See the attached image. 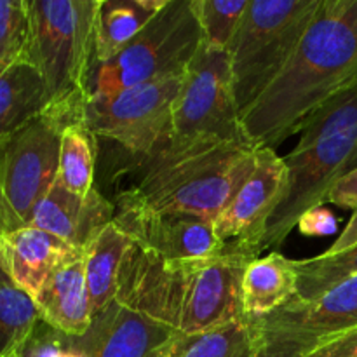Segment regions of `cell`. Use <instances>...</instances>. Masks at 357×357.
Listing matches in <instances>:
<instances>
[{
  "label": "cell",
  "mask_w": 357,
  "mask_h": 357,
  "mask_svg": "<svg viewBox=\"0 0 357 357\" xmlns=\"http://www.w3.org/2000/svg\"><path fill=\"white\" fill-rule=\"evenodd\" d=\"M255 258L257 251L227 243L213 257L169 261L174 328L192 335L246 319L243 278Z\"/></svg>",
  "instance_id": "9c48e42d"
},
{
  "label": "cell",
  "mask_w": 357,
  "mask_h": 357,
  "mask_svg": "<svg viewBox=\"0 0 357 357\" xmlns=\"http://www.w3.org/2000/svg\"><path fill=\"white\" fill-rule=\"evenodd\" d=\"M282 159L288 190L268 220L260 251L282 246L302 215L326 204L333 185L357 167V79L303 122L298 143Z\"/></svg>",
  "instance_id": "3957f363"
},
{
  "label": "cell",
  "mask_w": 357,
  "mask_h": 357,
  "mask_svg": "<svg viewBox=\"0 0 357 357\" xmlns=\"http://www.w3.org/2000/svg\"><path fill=\"white\" fill-rule=\"evenodd\" d=\"M35 303L40 319L66 337L79 338L89 330L93 310L86 281L84 251H75L51 272L35 296Z\"/></svg>",
  "instance_id": "2e32d148"
},
{
  "label": "cell",
  "mask_w": 357,
  "mask_h": 357,
  "mask_svg": "<svg viewBox=\"0 0 357 357\" xmlns=\"http://www.w3.org/2000/svg\"><path fill=\"white\" fill-rule=\"evenodd\" d=\"M202 44L194 0H167L157 16L108 61L96 63L87 80V98L169 77L185 75Z\"/></svg>",
  "instance_id": "8992f818"
},
{
  "label": "cell",
  "mask_w": 357,
  "mask_h": 357,
  "mask_svg": "<svg viewBox=\"0 0 357 357\" xmlns=\"http://www.w3.org/2000/svg\"><path fill=\"white\" fill-rule=\"evenodd\" d=\"M131 239L115 222L108 223L84 250V267L93 316L117 296L119 274Z\"/></svg>",
  "instance_id": "ffe728a7"
},
{
  "label": "cell",
  "mask_w": 357,
  "mask_h": 357,
  "mask_svg": "<svg viewBox=\"0 0 357 357\" xmlns=\"http://www.w3.org/2000/svg\"><path fill=\"white\" fill-rule=\"evenodd\" d=\"M295 260L279 251L255 258L244 271L243 303L246 317L268 316L296 295Z\"/></svg>",
  "instance_id": "d6986e66"
},
{
  "label": "cell",
  "mask_w": 357,
  "mask_h": 357,
  "mask_svg": "<svg viewBox=\"0 0 357 357\" xmlns=\"http://www.w3.org/2000/svg\"><path fill=\"white\" fill-rule=\"evenodd\" d=\"M220 143L253 145L234 98L229 51L201 44L174 101L169 146L194 150Z\"/></svg>",
  "instance_id": "ba28073f"
},
{
  "label": "cell",
  "mask_w": 357,
  "mask_h": 357,
  "mask_svg": "<svg viewBox=\"0 0 357 357\" xmlns=\"http://www.w3.org/2000/svg\"><path fill=\"white\" fill-rule=\"evenodd\" d=\"M354 246H357V208L354 209V213H352L347 225H345L344 232L337 237V241H335V243L328 248V251H324L323 255L344 253V251L351 250V248Z\"/></svg>",
  "instance_id": "1f68e13d"
},
{
  "label": "cell",
  "mask_w": 357,
  "mask_h": 357,
  "mask_svg": "<svg viewBox=\"0 0 357 357\" xmlns=\"http://www.w3.org/2000/svg\"><path fill=\"white\" fill-rule=\"evenodd\" d=\"M326 202H331L340 208L356 209L357 208V167L349 171L345 176H342L333 188L328 194Z\"/></svg>",
  "instance_id": "4dcf8cb0"
},
{
  "label": "cell",
  "mask_w": 357,
  "mask_h": 357,
  "mask_svg": "<svg viewBox=\"0 0 357 357\" xmlns=\"http://www.w3.org/2000/svg\"><path fill=\"white\" fill-rule=\"evenodd\" d=\"M166 2L167 0H98L94 21L96 63L114 58L157 16Z\"/></svg>",
  "instance_id": "44dd1931"
},
{
  "label": "cell",
  "mask_w": 357,
  "mask_h": 357,
  "mask_svg": "<svg viewBox=\"0 0 357 357\" xmlns=\"http://www.w3.org/2000/svg\"><path fill=\"white\" fill-rule=\"evenodd\" d=\"M52 105L38 70L20 61L0 73V143L38 119Z\"/></svg>",
  "instance_id": "ac0fdd59"
},
{
  "label": "cell",
  "mask_w": 357,
  "mask_h": 357,
  "mask_svg": "<svg viewBox=\"0 0 357 357\" xmlns=\"http://www.w3.org/2000/svg\"><path fill=\"white\" fill-rule=\"evenodd\" d=\"M337 216L330 209L324 208V206H319V208H312L305 215H302L296 229L300 230V234L307 237H324L337 232Z\"/></svg>",
  "instance_id": "f1b7e54d"
},
{
  "label": "cell",
  "mask_w": 357,
  "mask_h": 357,
  "mask_svg": "<svg viewBox=\"0 0 357 357\" xmlns=\"http://www.w3.org/2000/svg\"><path fill=\"white\" fill-rule=\"evenodd\" d=\"M75 251L79 250L35 227H23L0 237V257L7 272L33 298L51 272Z\"/></svg>",
  "instance_id": "e0dca14e"
},
{
  "label": "cell",
  "mask_w": 357,
  "mask_h": 357,
  "mask_svg": "<svg viewBox=\"0 0 357 357\" xmlns=\"http://www.w3.org/2000/svg\"><path fill=\"white\" fill-rule=\"evenodd\" d=\"M288 190V169L274 149H257L253 173L215 220V232L222 243H237L260 251L261 237Z\"/></svg>",
  "instance_id": "7c38bea8"
},
{
  "label": "cell",
  "mask_w": 357,
  "mask_h": 357,
  "mask_svg": "<svg viewBox=\"0 0 357 357\" xmlns=\"http://www.w3.org/2000/svg\"><path fill=\"white\" fill-rule=\"evenodd\" d=\"M162 357H253L248 317L201 333H178Z\"/></svg>",
  "instance_id": "cb8c5ba5"
},
{
  "label": "cell",
  "mask_w": 357,
  "mask_h": 357,
  "mask_svg": "<svg viewBox=\"0 0 357 357\" xmlns=\"http://www.w3.org/2000/svg\"><path fill=\"white\" fill-rule=\"evenodd\" d=\"M84 103L52 105L0 143V232L28 227L58 180L63 129L82 121Z\"/></svg>",
  "instance_id": "52a82bcc"
},
{
  "label": "cell",
  "mask_w": 357,
  "mask_h": 357,
  "mask_svg": "<svg viewBox=\"0 0 357 357\" xmlns=\"http://www.w3.org/2000/svg\"><path fill=\"white\" fill-rule=\"evenodd\" d=\"M38 321L35 298L10 278L0 257V357L16 354Z\"/></svg>",
  "instance_id": "7402d4cb"
},
{
  "label": "cell",
  "mask_w": 357,
  "mask_h": 357,
  "mask_svg": "<svg viewBox=\"0 0 357 357\" xmlns=\"http://www.w3.org/2000/svg\"><path fill=\"white\" fill-rule=\"evenodd\" d=\"M105 171L117 190L114 206L188 213L215 223L255 169L257 146L220 143L176 152L162 146L132 157L110 146Z\"/></svg>",
  "instance_id": "7a4b0ae2"
},
{
  "label": "cell",
  "mask_w": 357,
  "mask_h": 357,
  "mask_svg": "<svg viewBox=\"0 0 357 357\" xmlns=\"http://www.w3.org/2000/svg\"><path fill=\"white\" fill-rule=\"evenodd\" d=\"M357 79V0H321L288 65L244 114L257 149H274Z\"/></svg>",
  "instance_id": "6da1fadb"
},
{
  "label": "cell",
  "mask_w": 357,
  "mask_h": 357,
  "mask_svg": "<svg viewBox=\"0 0 357 357\" xmlns=\"http://www.w3.org/2000/svg\"><path fill=\"white\" fill-rule=\"evenodd\" d=\"M115 206L98 187L89 195L80 197L56 181L35 208L28 227L52 234L77 250L87 244L114 222Z\"/></svg>",
  "instance_id": "9a60e30c"
},
{
  "label": "cell",
  "mask_w": 357,
  "mask_h": 357,
  "mask_svg": "<svg viewBox=\"0 0 357 357\" xmlns=\"http://www.w3.org/2000/svg\"><path fill=\"white\" fill-rule=\"evenodd\" d=\"M250 0H194L202 30V44L209 49L229 51Z\"/></svg>",
  "instance_id": "484cf974"
},
{
  "label": "cell",
  "mask_w": 357,
  "mask_h": 357,
  "mask_svg": "<svg viewBox=\"0 0 357 357\" xmlns=\"http://www.w3.org/2000/svg\"><path fill=\"white\" fill-rule=\"evenodd\" d=\"M30 37L28 0H0V73L24 61Z\"/></svg>",
  "instance_id": "4316f807"
},
{
  "label": "cell",
  "mask_w": 357,
  "mask_h": 357,
  "mask_svg": "<svg viewBox=\"0 0 357 357\" xmlns=\"http://www.w3.org/2000/svg\"><path fill=\"white\" fill-rule=\"evenodd\" d=\"M183 75L142 84L110 96L86 98L82 122L98 142L132 157H145L169 143L173 108Z\"/></svg>",
  "instance_id": "30bf717a"
},
{
  "label": "cell",
  "mask_w": 357,
  "mask_h": 357,
  "mask_svg": "<svg viewBox=\"0 0 357 357\" xmlns=\"http://www.w3.org/2000/svg\"><path fill=\"white\" fill-rule=\"evenodd\" d=\"M98 0H28L30 37L24 61L44 79L52 105L86 100L96 63Z\"/></svg>",
  "instance_id": "277c9868"
},
{
  "label": "cell",
  "mask_w": 357,
  "mask_h": 357,
  "mask_svg": "<svg viewBox=\"0 0 357 357\" xmlns=\"http://www.w3.org/2000/svg\"><path fill=\"white\" fill-rule=\"evenodd\" d=\"M255 357H305L357 326V274L309 302L289 300L268 316L248 317Z\"/></svg>",
  "instance_id": "8fae6325"
},
{
  "label": "cell",
  "mask_w": 357,
  "mask_h": 357,
  "mask_svg": "<svg viewBox=\"0 0 357 357\" xmlns=\"http://www.w3.org/2000/svg\"><path fill=\"white\" fill-rule=\"evenodd\" d=\"M114 222L132 243L167 261L208 258L227 246L216 237L215 223L188 213L115 206Z\"/></svg>",
  "instance_id": "4fadbf2b"
},
{
  "label": "cell",
  "mask_w": 357,
  "mask_h": 357,
  "mask_svg": "<svg viewBox=\"0 0 357 357\" xmlns=\"http://www.w3.org/2000/svg\"><path fill=\"white\" fill-rule=\"evenodd\" d=\"M0 237H2V232H0Z\"/></svg>",
  "instance_id": "e575fe53"
},
{
  "label": "cell",
  "mask_w": 357,
  "mask_h": 357,
  "mask_svg": "<svg viewBox=\"0 0 357 357\" xmlns=\"http://www.w3.org/2000/svg\"><path fill=\"white\" fill-rule=\"evenodd\" d=\"M7 357H23V356H21V354H17V352H16V354H13V356H7Z\"/></svg>",
  "instance_id": "836d02e7"
},
{
  "label": "cell",
  "mask_w": 357,
  "mask_h": 357,
  "mask_svg": "<svg viewBox=\"0 0 357 357\" xmlns=\"http://www.w3.org/2000/svg\"><path fill=\"white\" fill-rule=\"evenodd\" d=\"M305 357H357V326L337 335Z\"/></svg>",
  "instance_id": "f546056e"
},
{
  "label": "cell",
  "mask_w": 357,
  "mask_h": 357,
  "mask_svg": "<svg viewBox=\"0 0 357 357\" xmlns=\"http://www.w3.org/2000/svg\"><path fill=\"white\" fill-rule=\"evenodd\" d=\"M65 349L66 335L59 333L51 324L40 319L17 354L23 357H63Z\"/></svg>",
  "instance_id": "83f0119b"
},
{
  "label": "cell",
  "mask_w": 357,
  "mask_h": 357,
  "mask_svg": "<svg viewBox=\"0 0 357 357\" xmlns=\"http://www.w3.org/2000/svg\"><path fill=\"white\" fill-rule=\"evenodd\" d=\"M295 268L298 286L291 300L309 302L357 274V246L338 255H319L307 260H295Z\"/></svg>",
  "instance_id": "d4e9b609"
},
{
  "label": "cell",
  "mask_w": 357,
  "mask_h": 357,
  "mask_svg": "<svg viewBox=\"0 0 357 357\" xmlns=\"http://www.w3.org/2000/svg\"><path fill=\"white\" fill-rule=\"evenodd\" d=\"M63 357H87V356L82 354L80 351H77V349L70 347L68 342H66V349H65V354H63Z\"/></svg>",
  "instance_id": "d6a6232c"
},
{
  "label": "cell",
  "mask_w": 357,
  "mask_h": 357,
  "mask_svg": "<svg viewBox=\"0 0 357 357\" xmlns=\"http://www.w3.org/2000/svg\"><path fill=\"white\" fill-rule=\"evenodd\" d=\"M180 331L114 298L93 316L82 337H66L87 357H162Z\"/></svg>",
  "instance_id": "5bb4252c"
},
{
  "label": "cell",
  "mask_w": 357,
  "mask_h": 357,
  "mask_svg": "<svg viewBox=\"0 0 357 357\" xmlns=\"http://www.w3.org/2000/svg\"><path fill=\"white\" fill-rule=\"evenodd\" d=\"M319 6L321 0H250L229 47L241 121L288 65Z\"/></svg>",
  "instance_id": "5b68a950"
},
{
  "label": "cell",
  "mask_w": 357,
  "mask_h": 357,
  "mask_svg": "<svg viewBox=\"0 0 357 357\" xmlns=\"http://www.w3.org/2000/svg\"><path fill=\"white\" fill-rule=\"evenodd\" d=\"M98 139L82 121L63 129L59 149L58 183L66 190L86 197L94 188V169L98 160Z\"/></svg>",
  "instance_id": "603a6c76"
}]
</instances>
